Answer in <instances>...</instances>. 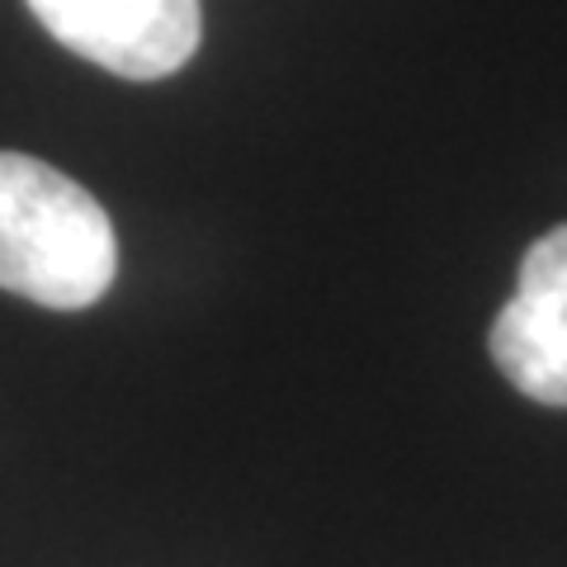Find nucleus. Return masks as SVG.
<instances>
[{"label":"nucleus","instance_id":"1","mask_svg":"<svg viewBox=\"0 0 567 567\" xmlns=\"http://www.w3.org/2000/svg\"><path fill=\"white\" fill-rule=\"evenodd\" d=\"M118 237L85 185L24 152H0V289L76 312L110 293Z\"/></svg>","mask_w":567,"mask_h":567},{"label":"nucleus","instance_id":"3","mask_svg":"<svg viewBox=\"0 0 567 567\" xmlns=\"http://www.w3.org/2000/svg\"><path fill=\"white\" fill-rule=\"evenodd\" d=\"M487 346L525 398L567 406V223L525 251L516 293L492 322Z\"/></svg>","mask_w":567,"mask_h":567},{"label":"nucleus","instance_id":"2","mask_svg":"<svg viewBox=\"0 0 567 567\" xmlns=\"http://www.w3.org/2000/svg\"><path fill=\"white\" fill-rule=\"evenodd\" d=\"M39 24L123 81H162L199 52V0H29Z\"/></svg>","mask_w":567,"mask_h":567}]
</instances>
